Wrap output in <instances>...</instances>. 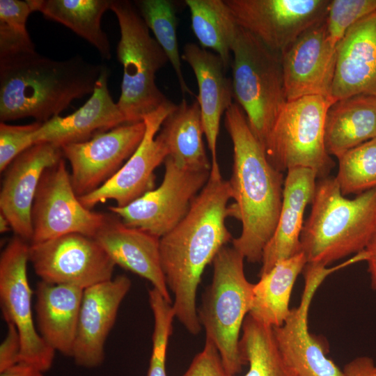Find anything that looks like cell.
Wrapping results in <instances>:
<instances>
[{"label":"cell","instance_id":"obj_31","mask_svg":"<svg viewBox=\"0 0 376 376\" xmlns=\"http://www.w3.org/2000/svg\"><path fill=\"white\" fill-rule=\"evenodd\" d=\"M242 331L240 349L249 365L243 376H292L279 350L272 327L248 315Z\"/></svg>","mask_w":376,"mask_h":376},{"label":"cell","instance_id":"obj_20","mask_svg":"<svg viewBox=\"0 0 376 376\" xmlns=\"http://www.w3.org/2000/svg\"><path fill=\"white\" fill-rule=\"evenodd\" d=\"M109 70L105 65L90 98L74 113L54 116L35 132L34 143L49 142L57 146L88 141L95 135L126 123L108 88Z\"/></svg>","mask_w":376,"mask_h":376},{"label":"cell","instance_id":"obj_29","mask_svg":"<svg viewBox=\"0 0 376 376\" xmlns=\"http://www.w3.org/2000/svg\"><path fill=\"white\" fill-rule=\"evenodd\" d=\"M33 12L62 24L91 44L103 59L111 57L107 35L101 28L103 14L112 0H28Z\"/></svg>","mask_w":376,"mask_h":376},{"label":"cell","instance_id":"obj_14","mask_svg":"<svg viewBox=\"0 0 376 376\" xmlns=\"http://www.w3.org/2000/svg\"><path fill=\"white\" fill-rule=\"evenodd\" d=\"M345 266V263L331 268L306 264L299 305L291 308L281 326L273 328L277 346L292 376H344L343 370L327 357L320 341L310 333L308 315L314 294L324 279Z\"/></svg>","mask_w":376,"mask_h":376},{"label":"cell","instance_id":"obj_21","mask_svg":"<svg viewBox=\"0 0 376 376\" xmlns=\"http://www.w3.org/2000/svg\"><path fill=\"white\" fill-rule=\"evenodd\" d=\"M376 96V11L354 24L337 45L331 97Z\"/></svg>","mask_w":376,"mask_h":376},{"label":"cell","instance_id":"obj_22","mask_svg":"<svg viewBox=\"0 0 376 376\" xmlns=\"http://www.w3.org/2000/svg\"><path fill=\"white\" fill-rule=\"evenodd\" d=\"M94 238L116 265L148 280L171 302L161 264L159 237L125 224L113 214V216L108 214Z\"/></svg>","mask_w":376,"mask_h":376},{"label":"cell","instance_id":"obj_27","mask_svg":"<svg viewBox=\"0 0 376 376\" xmlns=\"http://www.w3.org/2000/svg\"><path fill=\"white\" fill-rule=\"evenodd\" d=\"M307 260L303 252L277 263L268 272L260 276L253 290L249 313L255 320L274 328L288 318L290 301L296 279Z\"/></svg>","mask_w":376,"mask_h":376},{"label":"cell","instance_id":"obj_30","mask_svg":"<svg viewBox=\"0 0 376 376\" xmlns=\"http://www.w3.org/2000/svg\"><path fill=\"white\" fill-rule=\"evenodd\" d=\"M191 29L202 48L211 49L227 70L240 26L225 0H186Z\"/></svg>","mask_w":376,"mask_h":376},{"label":"cell","instance_id":"obj_39","mask_svg":"<svg viewBox=\"0 0 376 376\" xmlns=\"http://www.w3.org/2000/svg\"><path fill=\"white\" fill-rule=\"evenodd\" d=\"M7 333L0 345V373L21 361L22 344L16 327L6 322Z\"/></svg>","mask_w":376,"mask_h":376},{"label":"cell","instance_id":"obj_9","mask_svg":"<svg viewBox=\"0 0 376 376\" xmlns=\"http://www.w3.org/2000/svg\"><path fill=\"white\" fill-rule=\"evenodd\" d=\"M164 163V174L158 187L127 206L109 207L125 224L159 238L185 217L210 174V171L180 166L169 157Z\"/></svg>","mask_w":376,"mask_h":376},{"label":"cell","instance_id":"obj_15","mask_svg":"<svg viewBox=\"0 0 376 376\" xmlns=\"http://www.w3.org/2000/svg\"><path fill=\"white\" fill-rule=\"evenodd\" d=\"M176 106L170 101L143 118L146 132L139 147L110 179L95 191L79 197L84 206L91 210L99 203L113 200L116 206L125 207L154 189L155 170L169 155L157 132Z\"/></svg>","mask_w":376,"mask_h":376},{"label":"cell","instance_id":"obj_2","mask_svg":"<svg viewBox=\"0 0 376 376\" xmlns=\"http://www.w3.org/2000/svg\"><path fill=\"white\" fill-rule=\"evenodd\" d=\"M224 125L233 147L229 181L234 203L228 216L242 224L233 247L249 263L261 262L264 249L276 229L282 205L283 174L269 162L245 113L236 103L224 113Z\"/></svg>","mask_w":376,"mask_h":376},{"label":"cell","instance_id":"obj_19","mask_svg":"<svg viewBox=\"0 0 376 376\" xmlns=\"http://www.w3.org/2000/svg\"><path fill=\"white\" fill-rule=\"evenodd\" d=\"M131 286L127 276L118 275L84 290L72 356L77 366L93 368L102 363L106 340Z\"/></svg>","mask_w":376,"mask_h":376},{"label":"cell","instance_id":"obj_5","mask_svg":"<svg viewBox=\"0 0 376 376\" xmlns=\"http://www.w3.org/2000/svg\"><path fill=\"white\" fill-rule=\"evenodd\" d=\"M244 256L233 247L224 246L213 260L211 284L198 308L206 338L220 354L230 376L240 373L247 362L240 345V334L252 304L253 283L244 273Z\"/></svg>","mask_w":376,"mask_h":376},{"label":"cell","instance_id":"obj_35","mask_svg":"<svg viewBox=\"0 0 376 376\" xmlns=\"http://www.w3.org/2000/svg\"><path fill=\"white\" fill-rule=\"evenodd\" d=\"M148 301L153 314L154 327L152 353L146 376H167L166 352L175 318L173 305L154 288L148 290Z\"/></svg>","mask_w":376,"mask_h":376},{"label":"cell","instance_id":"obj_41","mask_svg":"<svg viewBox=\"0 0 376 376\" xmlns=\"http://www.w3.org/2000/svg\"><path fill=\"white\" fill-rule=\"evenodd\" d=\"M43 373L42 370L31 364L20 361L1 372L0 376H45Z\"/></svg>","mask_w":376,"mask_h":376},{"label":"cell","instance_id":"obj_32","mask_svg":"<svg viewBox=\"0 0 376 376\" xmlns=\"http://www.w3.org/2000/svg\"><path fill=\"white\" fill-rule=\"evenodd\" d=\"M139 14L152 31L174 70L183 94L194 95L185 82L177 37V15L174 3L169 0L134 1Z\"/></svg>","mask_w":376,"mask_h":376},{"label":"cell","instance_id":"obj_42","mask_svg":"<svg viewBox=\"0 0 376 376\" xmlns=\"http://www.w3.org/2000/svg\"><path fill=\"white\" fill-rule=\"evenodd\" d=\"M365 251L367 254L366 261L368 263L370 284L373 289L376 290V232L366 246Z\"/></svg>","mask_w":376,"mask_h":376},{"label":"cell","instance_id":"obj_6","mask_svg":"<svg viewBox=\"0 0 376 376\" xmlns=\"http://www.w3.org/2000/svg\"><path fill=\"white\" fill-rule=\"evenodd\" d=\"M110 10L120 28L117 57L123 68L117 104L126 123H135L170 102L155 82L169 59L133 2L112 0Z\"/></svg>","mask_w":376,"mask_h":376},{"label":"cell","instance_id":"obj_38","mask_svg":"<svg viewBox=\"0 0 376 376\" xmlns=\"http://www.w3.org/2000/svg\"><path fill=\"white\" fill-rule=\"evenodd\" d=\"M182 376H230L223 363L218 350L205 338L203 350L193 359Z\"/></svg>","mask_w":376,"mask_h":376},{"label":"cell","instance_id":"obj_13","mask_svg":"<svg viewBox=\"0 0 376 376\" xmlns=\"http://www.w3.org/2000/svg\"><path fill=\"white\" fill-rule=\"evenodd\" d=\"M240 27L282 54L326 19L329 0H225Z\"/></svg>","mask_w":376,"mask_h":376},{"label":"cell","instance_id":"obj_1","mask_svg":"<svg viewBox=\"0 0 376 376\" xmlns=\"http://www.w3.org/2000/svg\"><path fill=\"white\" fill-rule=\"evenodd\" d=\"M232 198L228 180L218 164L185 217L159 239L161 264L168 288L174 296L175 317L191 334L200 333L196 293L205 267L233 240L226 225Z\"/></svg>","mask_w":376,"mask_h":376},{"label":"cell","instance_id":"obj_8","mask_svg":"<svg viewBox=\"0 0 376 376\" xmlns=\"http://www.w3.org/2000/svg\"><path fill=\"white\" fill-rule=\"evenodd\" d=\"M334 101L309 95L287 102L264 146L270 164L280 172L296 167L313 170L320 179L328 177L334 166L326 150L327 112Z\"/></svg>","mask_w":376,"mask_h":376},{"label":"cell","instance_id":"obj_28","mask_svg":"<svg viewBox=\"0 0 376 376\" xmlns=\"http://www.w3.org/2000/svg\"><path fill=\"white\" fill-rule=\"evenodd\" d=\"M159 134L168 150V157L183 168L210 171L203 141V126L197 102L183 99L164 120Z\"/></svg>","mask_w":376,"mask_h":376},{"label":"cell","instance_id":"obj_40","mask_svg":"<svg viewBox=\"0 0 376 376\" xmlns=\"http://www.w3.org/2000/svg\"><path fill=\"white\" fill-rule=\"evenodd\" d=\"M344 376H376V362L368 356L357 357L342 369Z\"/></svg>","mask_w":376,"mask_h":376},{"label":"cell","instance_id":"obj_7","mask_svg":"<svg viewBox=\"0 0 376 376\" xmlns=\"http://www.w3.org/2000/svg\"><path fill=\"white\" fill-rule=\"evenodd\" d=\"M233 97L264 148L287 103L281 55L240 27L232 48Z\"/></svg>","mask_w":376,"mask_h":376},{"label":"cell","instance_id":"obj_34","mask_svg":"<svg viewBox=\"0 0 376 376\" xmlns=\"http://www.w3.org/2000/svg\"><path fill=\"white\" fill-rule=\"evenodd\" d=\"M32 12L28 0H0V59L36 51L26 29Z\"/></svg>","mask_w":376,"mask_h":376},{"label":"cell","instance_id":"obj_3","mask_svg":"<svg viewBox=\"0 0 376 376\" xmlns=\"http://www.w3.org/2000/svg\"><path fill=\"white\" fill-rule=\"evenodd\" d=\"M104 65L80 56L57 61L36 51L0 59V121L45 123L92 94Z\"/></svg>","mask_w":376,"mask_h":376},{"label":"cell","instance_id":"obj_23","mask_svg":"<svg viewBox=\"0 0 376 376\" xmlns=\"http://www.w3.org/2000/svg\"><path fill=\"white\" fill-rule=\"evenodd\" d=\"M317 178V173L308 168L287 171L279 217L274 233L264 249L260 276L277 263L301 252L300 236L304 211L313 199Z\"/></svg>","mask_w":376,"mask_h":376},{"label":"cell","instance_id":"obj_24","mask_svg":"<svg viewBox=\"0 0 376 376\" xmlns=\"http://www.w3.org/2000/svg\"><path fill=\"white\" fill-rule=\"evenodd\" d=\"M182 59L191 68L198 88L204 135L211 155V165L219 164L217 143L221 116L233 104L232 81L221 58L194 43L185 45Z\"/></svg>","mask_w":376,"mask_h":376},{"label":"cell","instance_id":"obj_26","mask_svg":"<svg viewBox=\"0 0 376 376\" xmlns=\"http://www.w3.org/2000/svg\"><path fill=\"white\" fill-rule=\"evenodd\" d=\"M376 137V96L357 95L333 102L325 121L327 152L337 159Z\"/></svg>","mask_w":376,"mask_h":376},{"label":"cell","instance_id":"obj_17","mask_svg":"<svg viewBox=\"0 0 376 376\" xmlns=\"http://www.w3.org/2000/svg\"><path fill=\"white\" fill-rule=\"evenodd\" d=\"M336 61L337 46L325 20L303 33L281 54L288 102L309 95L331 97Z\"/></svg>","mask_w":376,"mask_h":376},{"label":"cell","instance_id":"obj_4","mask_svg":"<svg viewBox=\"0 0 376 376\" xmlns=\"http://www.w3.org/2000/svg\"><path fill=\"white\" fill-rule=\"evenodd\" d=\"M311 204L300 236L307 264L327 267L366 249L376 232V187L349 199L335 178H321Z\"/></svg>","mask_w":376,"mask_h":376},{"label":"cell","instance_id":"obj_37","mask_svg":"<svg viewBox=\"0 0 376 376\" xmlns=\"http://www.w3.org/2000/svg\"><path fill=\"white\" fill-rule=\"evenodd\" d=\"M42 123L13 125L0 122V171L3 172L22 152L34 143L33 136Z\"/></svg>","mask_w":376,"mask_h":376},{"label":"cell","instance_id":"obj_36","mask_svg":"<svg viewBox=\"0 0 376 376\" xmlns=\"http://www.w3.org/2000/svg\"><path fill=\"white\" fill-rule=\"evenodd\" d=\"M376 11V0L330 1L325 19L331 42L336 45L357 22Z\"/></svg>","mask_w":376,"mask_h":376},{"label":"cell","instance_id":"obj_11","mask_svg":"<svg viewBox=\"0 0 376 376\" xmlns=\"http://www.w3.org/2000/svg\"><path fill=\"white\" fill-rule=\"evenodd\" d=\"M108 214L84 206L72 187L64 157L43 173L33 204V237L36 244L70 233L94 237Z\"/></svg>","mask_w":376,"mask_h":376},{"label":"cell","instance_id":"obj_33","mask_svg":"<svg viewBox=\"0 0 376 376\" xmlns=\"http://www.w3.org/2000/svg\"><path fill=\"white\" fill-rule=\"evenodd\" d=\"M335 178L343 196L376 187V137L345 152Z\"/></svg>","mask_w":376,"mask_h":376},{"label":"cell","instance_id":"obj_16","mask_svg":"<svg viewBox=\"0 0 376 376\" xmlns=\"http://www.w3.org/2000/svg\"><path fill=\"white\" fill-rule=\"evenodd\" d=\"M145 122L125 123L91 139L61 147L71 166L73 189L86 195L110 179L134 152L143 139Z\"/></svg>","mask_w":376,"mask_h":376},{"label":"cell","instance_id":"obj_12","mask_svg":"<svg viewBox=\"0 0 376 376\" xmlns=\"http://www.w3.org/2000/svg\"><path fill=\"white\" fill-rule=\"evenodd\" d=\"M29 261L41 281L84 290L111 279L116 266L94 237L81 233L30 244Z\"/></svg>","mask_w":376,"mask_h":376},{"label":"cell","instance_id":"obj_10","mask_svg":"<svg viewBox=\"0 0 376 376\" xmlns=\"http://www.w3.org/2000/svg\"><path fill=\"white\" fill-rule=\"evenodd\" d=\"M29 246L15 236L0 256V303L6 322L13 323L19 334L21 361L43 372L54 362L56 351L37 331L33 318L32 290L27 276Z\"/></svg>","mask_w":376,"mask_h":376},{"label":"cell","instance_id":"obj_18","mask_svg":"<svg viewBox=\"0 0 376 376\" xmlns=\"http://www.w3.org/2000/svg\"><path fill=\"white\" fill-rule=\"evenodd\" d=\"M63 158L61 148L49 142L33 144L18 155L3 171L0 211L16 236L31 241V211L44 171Z\"/></svg>","mask_w":376,"mask_h":376},{"label":"cell","instance_id":"obj_25","mask_svg":"<svg viewBox=\"0 0 376 376\" xmlns=\"http://www.w3.org/2000/svg\"><path fill=\"white\" fill-rule=\"evenodd\" d=\"M84 289L39 281L36 287L38 329L56 352L72 357Z\"/></svg>","mask_w":376,"mask_h":376},{"label":"cell","instance_id":"obj_43","mask_svg":"<svg viewBox=\"0 0 376 376\" xmlns=\"http://www.w3.org/2000/svg\"><path fill=\"white\" fill-rule=\"evenodd\" d=\"M10 230H12V228L9 221L4 215L0 214V232L5 233Z\"/></svg>","mask_w":376,"mask_h":376}]
</instances>
